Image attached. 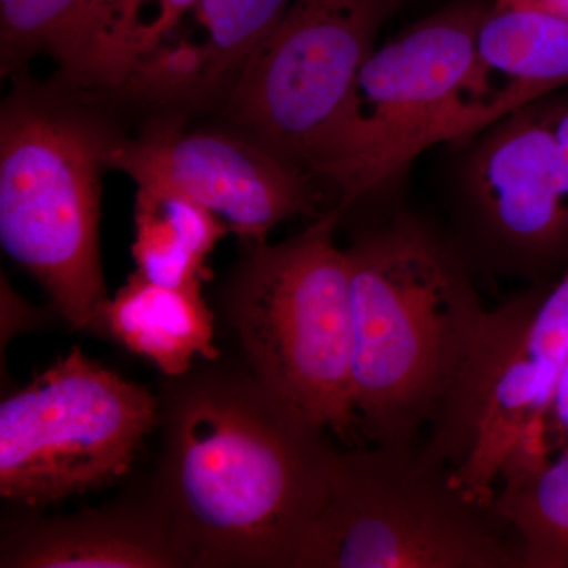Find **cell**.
Returning <instances> with one entry per match:
<instances>
[{
  "label": "cell",
  "mask_w": 568,
  "mask_h": 568,
  "mask_svg": "<svg viewBox=\"0 0 568 568\" xmlns=\"http://www.w3.org/2000/svg\"><path fill=\"white\" fill-rule=\"evenodd\" d=\"M151 489L182 567L294 568L336 448L252 372L194 365L160 396Z\"/></svg>",
  "instance_id": "6da1fadb"
},
{
  "label": "cell",
  "mask_w": 568,
  "mask_h": 568,
  "mask_svg": "<svg viewBox=\"0 0 568 568\" xmlns=\"http://www.w3.org/2000/svg\"><path fill=\"white\" fill-rule=\"evenodd\" d=\"M346 254L358 429L375 446H416L487 310L462 250L413 216L364 231Z\"/></svg>",
  "instance_id": "7a4b0ae2"
},
{
  "label": "cell",
  "mask_w": 568,
  "mask_h": 568,
  "mask_svg": "<svg viewBox=\"0 0 568 568\" xmlns=\"http://www.w3.org/2000/svg\"><path fill=\"white\" fill-rule=\"evenodd\" d=\"M294 568H523L495 506L416 446L336 448Z\"/></svg>",
  "instance_id": "3957f363"
},
{
  "label": "cell",
  "mask_w": 568,
  "mask_h": 568,
  "mask_svg": "<svg viewBox=\"0 0 568 568\" xmlns=\"http://www.w3.org/2000/svg\"><path fill=\"white\" fill-rule=\"evenodd\" d=\"M328 211L280 244L248 245L223 291L227 323L261 383L347 447L354 405L351 274Z\"/></svg>",
  "instance_id": "277c9868"
},
{
  "label": "cell",
  "mask_w": 568,
  "mask_h": 568,
  "mask_svg": "<svg viewBox=\"0 0 568 568\" xmlns=\"http://www.w3.org/2000/svg\"><path fill=\"white\" fill-rule=\"evenodd\" d=\"M115 138L80 112L14 97L0 118V242L77 331L108 301L100 178Z\"/></svg>",
  "instance_id": "5b68a950"
},
{
  "label": "cell",
  "mask_w": 568,
  "mask_h": 568,
  "mask_svg": "<svg viewBox=\"0 0 568 568\" xmlns=\"http://www.w3.org/2000/svg\"><path fill=\"white\" fill-rule=\"evenodd\" d=\"M485 0H452L377 48L310 164L339 193L343 213L439 142L467 136L462 91Z\"/></svg>",
  "instance_id": "8992f818"
},
{
  "label": "cell",
  "mask_w": 568,
  "mask_h": 568,
  "mask_svg": "<svg viewBox=\"0 0 568 568\" xmlns=\"http://www.w3.org/2000/svg\"><path fill=\"white\" fill-rule=\"evenodd\" d=\"M160 398L73 347L0 405V496L41 508L125 476Z\"/></svg>",
  "instance_id": "52a82bcc"
},
{
  "label": "cell",
  "mask_w": 568,
  "mask_h": 568,
  "mask_svg": "<svg viewBox=\"0 0 568 568\" xmlns=\"http://www.w3.org/2000/svg\"><path fill=\"white\" fill-rule=\"evenodd\" d=\"M402 0H293L226 99L231 121L310 171Z\"/></svg>",
  "instance_id": "ba28073f"
},
{
  "label": "cell",
  "mask_w": 568,
  "mask_h": 568,
  "mask_svg": "<svg viewBox=\"0 0 568 568\" xmlns=\"http://www.w3.org/2000/svg\"><path fill=\"white\" fill-rule=\"evenodd\" d=\"M478 133L463 178L473 250L497 272L540 278L568 261L549 108L528 104Z\"/></svg>",
  "instance_id": "9c48e42d"
},
{
  "label": "cell",
  "mask_w": 568,
  "mask_h": 568,
  "mask_svg": "<svg viewBox=\"0 0 568 568\" xmlns=\"http://www.w3.org/2000/svg\"><path fill=\"white\" fill-rule=\"evenodd\" d=\"M108 168L134 183L160 182L205 205L248 245L295 216L317 213L313 174L246 133L183 132L160 126L115 140Z\"/></svg>",
  "instance_id": "30bf717a"
},
{
  "label": "cell",
  "mask_w": 568,
  "mask_h": 568,
  "mask_svg": "<svg viewBox=\"0 0 568 568\" xmlns=\"http://www.w3.org/2000/svg\"><path fill=\"white\" fill-rule=\"evenodd\" d=\"M293 0H197L119 91L159 104L230 97Z\"/></svg>",
  "instance_id": "8fae6325"
},
{
  "label": "cell",
  "mask_w": 568,
  "mask_h": 568,
  "mask_svg": "<svg viewBox=\"0 0 568 568\" xmlns=\"http://www.w3.org/2000/svg\"><path fill=\"white\" fill-rule=\"evenodd\" d=\"M2 568H181L170 526L151 487L144 497L10 526Z\"/></svg>",
  "instance_id": "7c38bea8"
},
{
  "label": "cell",
  "mask_w": 568,
  "mask_h": 568,
  "mask_svg": "<svg viewBox=\"0 0 568 568\" xmlns=\"http://www.w3.org/2000/svg\"><path fill=\"white\" fill-rule=\"evenodd\" d=\"M568 85V21L545 11L489 6L462 91L467 136Z\"/></svg>",
  "instance_id": "4fadbf2b"
},
{
  "label": "cell",
  "mask_w": 568,
  "mask_h": 568,
  "mask_svg": "<svg viewBox=\"0 0 568 568\" xmlns=\"http://www.w3.org/2000/svg\"><path fill=\"white\" fill-rule=\"evenodd\" d=\"M203 287L162 286L134 272L114 297L108 298L93 332L152 362L166 377L189 373L196 358L215 361V316Z\"/></svg>",
  "instance_id": "5bb4252c"
},
{
  "label": "cell",
  "mask_w": 568,
  "mask_h": 568,
  "mask_svg": "<svg viewBox=\"0 0 568 568\" xmlns=\"http://www.w3.org/2000/svg\"><path fill=\"white\" fill-rule=\"evenodd\" d=\"M132 254L136 274L170 287H203L205 261L231 233L220 216L160 182L136 183Z\"/></svg>",
  "instance_id": "9a60e30c"
},
{
  "label": "cell",
  "mask_w": 568,
  "mask_h": 568,
  "mask_svg": "<svg viewBox=\"0 0 568 568\" xmlns=\"http://www.w3.org/2000/svg\"><path fill=\"white\" fill-rule=\"evenodd\" d=\"M197 0H100L62 73L84 88L119 91Z\"/></svg>",
  "instance_id": "2e32d148"
},
{
  "label": "cell",
  "mask_w": 568,
  "mask_h": 568,
  "mask_svg": "<svg viewBox=\"0 0 568 568\" xmlns=\"http://www.w3.org/2000/svg\"><path fill=\"white\" fill-rule=\"evenodd\" d=\"M495 508L517 534L523 568H568V447L504 469Z\"/></svg>",
  "instance_id": "e0dca14e"
},
{
  "label": "cell",
  "mask_w": 568,
  "mask_h": 568,
  "mask_svg": "<svg viewBox=\"0 0 568 568\" xmlns=\"http://www.w3.org/2000/svg\"><path fill=\"white\" fill-rule=\"evenodd\" d=\"M99 3L100 0H0L3 73L39 52L51 54L62 69Z\"/></svg>",
  "instance_id": "ac0fdd59"
},
{
  "label": "cell",
  "mask_w": 568,
  "mask_h": 568,
  "mask_svg": "<svg viewBox=\"0 0 568 568\" xmlns=\"http://www.w3.org/2000/svg\"><path fill=\"white\" fill-rule=\"evenodd\" d=\"M540 436L548 458L551 448L564 450L568 447V357L541 422Z\"/></svg>",
  "instance_id": "d6986e66"
},
{
  "label": "cell",
  "mask_w": 568,
  "mask_h": 568,
  "mask_svg": "<svg viewBox=\"0 0 568 568\" xmlns=\"http://www.w3.org/2000/svg\"><path fill=\"white\" fill-rule=\"evenodd\" d=\"M549 108V122L555 134L558 153L560 182H562L564 203L568 215V103Z\"/></svg>",
  "instance_id": "ffe728a7"
},
{
  "label": "cell",
  "mask_w": 568,
  "mask_h": 568,
  "mask_svg": "<svg viewBox=\"0 0 568 568\" xmlns=\"http://www.w3.org/2000/svg\"><path fill=\"white\" fill-rule=\"evenodd\" d=\"M495 6L545 11L568 21V0H495Z\"/></svg>",
  "instance_id": "44dd1931"
}]
</instances>
